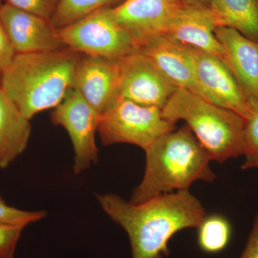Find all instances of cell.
<instances>
[{
  "label": "cell",
  "instance_id": "cell-7",
  "mask_svg": "<svg viewBox=\"0 0 258 258\" xmlns=\"http://www.w3.org/2000/svg\"><path fill=\"white\" fill-rule=\"evenodd\" d=\"M101 118V113L74 88H71L54 108L51 120L54 124L66 128L72 142L75 174H81L98 161L95 137Z\"/></svg>",
  "mask_w": 258,
  "mask_h": 258
},
{
  "label": "cell",
  "instance_id": "cell-3",
  "mask_svg": "<svg viewBox=\"0 0 258 258\" xmlns=\"http://www.w3.org/2000/svg\"><path fill=\"white\" fill-rule=\"evenodd\" d=\"M145 152L143 179L134 189L131 203L188 190L199 180L215 179L210 156L187 125L161 136Z\"/></svg>",
  "mask_w": 258,
  "mask_h": 258
},
{
  "label": "cell",
  "instance_id": "cell-20",
  "mask_svg": "<svg viewBox=\"0 0 258 258\" xmlns=\"http://www.w3.org/2000/svg\"><path fill=\"white\" fill-rule=\"evenodd\" d=\"M45 215L46 212L44 211H24L10 206L0 195V224L27 227L41 220Z\"/></svg>",
  "mask_w": 258,
  "mask_h": 258
},
{
  "label": "cell",
  "instance_id": "cell-29",
  "mask_svg": "<svg viewBox=\"0 0 258 258\" xmlns=\"http://www.w3.org/2000/svg\"><path fill=\"white\" fill-rule=\"evenodd\" d=\"M0 79H1V73H0Z\"/></svg>",
  "mask_w": 258,
  "mask_h": 258
},
{
  "label": "cell",
  "instance_id": "cell-2",
  "mask_svg": "<svg viewBox=\"0 0 258 258\" xmlns=\"http://www.w3.org/2000/svg\"><path fill=\"white\" fill-rule=\"evenodd\" d=\"M81 53L69 48L17 54L0 88L28 120L55 108L73 87Z\"/></svg>",
  "mask_w": 258,
  "mask_h": 258
},
{
  "label": "cell",
  "instance_id": "cell-5",
  "mask_svg": "<svg viewBox=\"0 0 258 258\" xmlns=\"http://www.w3.org/2000/svg\"><path fill=\"white\" fill-rule=\"evenodd\" d=\"M175 125L165 119L157 107L144 106L118 97L101 114L98 132L104 145L130 144L145 151L161 136L174 131Z\"/></svg>",
  "mask_w": 258,
  "mask_h": 258
},
{
  "label": "cell",
  "instance_id": "cell-27",
  "mask_svg": "<svg viewBox=\"0 0 258 258\" xmlns=\"http://www.w3.org/2000/svg\"><path fill=\"white\" fill-rule=\"evenodd\" d=\"M190 4L210 8V0H187Z\"/></svg>",
  "mask_w": 258,
  "mask_h": 258
},
{
  "label": "cell",
  "instance_id": "cell-28",
  "mask_svg": "<svg viewBox=\"0 0 258 258\" xmlns=\"http://www.w3.org/2000/svg\"><path fill=\"white\" fill-rule=\"evenodd\" d=\"M2 1H3V0H0V7H1V5H3L2 4Z\"/></svg>",
  "mask_w": 258,
  "mask_h": 258
},
{
  "label": "cell",
  "instance_id": "cell-25",
  "mask_svg": "<svg viewBox=\"0 0 258 258\" xmlns=\"http://www.w3.org/2000/svg\"><path fill=\"white\" fill-rule=\"evenodd\" d=\"M240 258H258V213L254 217L252 230Z\"/></svg>",
  "mask_w": 258,
  "mask_h": 258
},
{
  "label": "cell",
  "instance_id": "cell-1",
  "mask_svg": "<svg viewBox=\"0 0 258 258\" xmlns=\"http://www.w3.org/2000/svg\"><path fill=\"white\" fill-rule=\"evenodd\" d=\"M98 203L128 234L132 258H163L176 232L198 228L206 212L189 190L155 197L142 203L125 201L113 194L97 195Z\"/></svg>",
  "mask_w": 258,
  "mask_h": 258
},
{
  "label": "cell",
  "instance_id": "cell-10",
  "mask_svg": "<svg viewBox=\"0 0 258 258\" xmlns=\"http://www.w3.org/2000/svg\"><path fill=\"white\" fill-rule=\"evenodd\" d=\"M187 5H191L187 0H125L113 8V13L139 49L149 38L162 34L171 20Z\"/></svg>",
  "mask_w": 258,
  "mask_h": 258
},
{
  "label": "cell",
  "instance_id": "cell-6",
  "mask_svg": "<svg viewBox=\"0 0 258 258\" xmlns=\"http://www.w3.org/2000/svg\"><path fill=\"white\" fill-rule=\"evenodd\" d=\"M113 8L98 10L57 30L66 46L85 55L118 60L137 52L135 40L116 21Z\"/></svg>",
  "mask_w": 258,
  "mask_h": 258
},
{
  "label": "cell",
  "instance_id": "cell-12",
  "mask_svg": "<svg viewBox=\"0 0 258 258\" xmlns=\"http://www.w3.org/2000/svg\"><path fill=\"white\" fill-rule=\"evenodd\" d=\"M0 22L17 54L68 47L49 20L5 3L0 7Z\"/></svg>",
  "mask_w": 258,
  "mask_h": 258
},
{
  "label": "cell",
  "instance_id": "cell-16",
  "mask_svg": "<svg viewBox=\"0 0 258 258\" xmlns=\"http://www.w3.org/2000/svg\"><path fill=\"white\" fill-rule=\"evenodd\" d=\"M30 120L0 88V169L8 168L25 152L31 134Z\"/></svg>",
  "mask_w": 258,
  "mask_h": 258
},
{
  "label": "cell",
  "instance_id": "cell-4",
  "mask_svg": "<svg viewBox=\"0 0 258 258\" xmlns=\"http://www.w3.org/2000/svg\"><path fill=\"white\" fill-rule=\"evenodd\" d=\"M161 111L166 120H184L211 160L222 163L245 156L244 118L235 112L181 88H176Z\"/></svg>",
  "mask_w": 258,
  "mask_h": 258
},
{
  "label": "cell",
  "instance_id": "cell-21",
  "mask_svg": "<svg viewBox=\"0 0 258 258\" xmlns=\"http://www.w3.org/2000/svg\"><path fill=\"white\" fill-rule=\"evenodd\" d=\"M5 4L45 20H52L60 0H4Z\"/></svg>",
  "mask_w": 258,
  "mask_h": 258
},
{
  "label": "cell",
  "instance_id": "cell-24",
  "mask_svg": "<svg viewBox=\"0 0 258 258\" xmlns=\"http://www.w3.org/2000/svg\"><path fill=\"white\" fill-rule=\"evenodd\" d=\"M16 55V51L0 22V73L9 67Z\"/></svg>",
  "mask_w": 258,
  "mask_h": 258
},
{
  "label": "cell",
  "instance_id": "cell-18",
  "mask_svg": "<svg viewBox=\"0 0 258 258\" xmlns=\"http://www.w3.org/2000/svg\"><path fill=\"white\" fill-rule=\"evenodd\" d=\"M125 0H60L50 23L60 30L79 22L98 10L115 8Z\"/></svg>",
  "mask_w": 258,
  "mask_h": 258
},
{
  "label": "cell",
  "instance_id": "cell-19",
  "mask_svg": "<svg viewBox=\"0 0 258 258\" xmlns=\"http://www.w3.org/2000/svg\"><path fill=\"white\" fill-rule=\"evenodd\" d=\"M198 228L199 245L205 252L217 253L223 250L230 242V224L222 215L205 217Z\"/></svg>",
  "mask_w": 258,
  "mask_h": 258
},
{
  "label": "cell",
  "instance_id": "cell-14",
  "mask_svg": "<svg viewBox=\"0 0 258 258\" xmlns=\"http://www.w3.org/2000/svg\"><path fill=\"white\" fill-rule=\"evenodd\" d=\"M138 52L146 56L175 87L200 96L190 47L160 34L142 44Z\"/></svg>",
  "mask_w": 258,
  "mask_h": 258
},
{
  "label": "cell",
  "instance_id": "cell-17",
  "mask_svg": "<svg viewBox=\"0 0 258 258\" xmlns=\"http://www.w3.org/2000/svg\"><path fill=\"white\" fill-rule=\"evenodd\" d=\"M220 27H229L258 42V0H210Z\"/></svg>",
  "mask_w": 258,
  "mask_h": 258
},
{
  "label": "cell",
  "instance_id": "cell-9",
  "mask_svg": "<svg viewBox=\"0 0 258 258\" xmlns=\"http://www.w3.org/2000/svg\"><path fill=\"white\" fill-rule=\"evenodd\" d=\"M120 98L162 110L177 88L138 51L120 60Z\"/></svg>",
  "mask_w": 258,
  "mask_h": 258
},
{
  "label": "cell",
  "instance_id": "cell-13",
  "mask_svg": "<svg viewBox=\"0 0 258 258\" xmlns=\"http://www.w3.org/2000/svg\"><path fill=\"white\" fill-rule=\"evenodd\" d=\"M220 26L218 19L210 8L187 5L168 24L162 35L224 60L223 49L215 33V29Z\"/></svg>",
  "mask_w": 258,
  "mask_h": 258
},
{
  "label": "cell",
  "instance_id": "cell-26",
  "mask_svg": "<svg viewBox=\"0 0 258 258\" xmlns=\"http://www.w3.org/2000/svg\"><path fill=\"white\" fill-rule=\"evenodd\" d=\"M245 157V161L241 166L242 169H253V168L258 169V154H250Z\"/></svg>",
  "mask_w": 258,
  "mask_h": 258
},
{
  "label": "cell",
  "instance_id": "cell-15",
  "mask_svg": "<svg viewBox=\"0 0 258 258\" xmlns=\"http://www.w3.org/2000/svg\"><path fill=\"white\" fill-rule=\"evenodd\" d=\"M215 35L223 49L224 61L250 102H258V42L229 27H218Z\"/></svg>",
  "mask_w": 258,
  "mask_h": 258
},
{
  "label": "cell",
  "instance_id": "cell-22",
  "mask_svg": "<svg viewBox=\"0 0 258 258\" xmlns=\"http://www.w3.org/2000/svg\"><path fill=\"white\" fill-rule=\"evenodd\" d=\"M25 226L0 224V258H15Z\"/></svg>",
  "mask_w": 258,
  "mask_h": 258
},
{
  "label": "cell",
  "instance_id": "cell-23",
  "mask_svg": "<svg viewBox=\"0 0 258 258\" xmlns=\"http://www.w3.org/2000/svg\"><path fill=\"white\" fill-rule=\"evenodd\" d=\"M251 111L244 119V146L245 156L258 154V102H250Z\"/></svg>",
  "mask_w": 258,
  "mask_h": 258
},
{
  "label": "cell",
  "instance_id": "cell-11",
  "mask_svg": "<svg viewBox=\"0 0 258 258\" xmlns=\"http://www.w3.org/2000/svg\"><path fill=\"white\" fill-rule=\"evenodd\" d=\"M120 60L81 54L72 88L103 114L118 97Z\"/></svg>",
  "mask_w": 258,
  "mask_h": 258
},
{
  "label": "cell",
  "instance_id": "cell-8",
  "mask_svg": "<svg viewBox=\"0 0 258 258\" xmlns=\"http://www.w3.org/2000/svg\"><path fill=\"white\" fill-rule=\"evenodd\" d=\"M191 50L200 96L247 119L251 111L250 101L225 61L203 51Z\"/></svg>",
  "mask_w": 258,
  "mask_h": 258
}]
</instances>
